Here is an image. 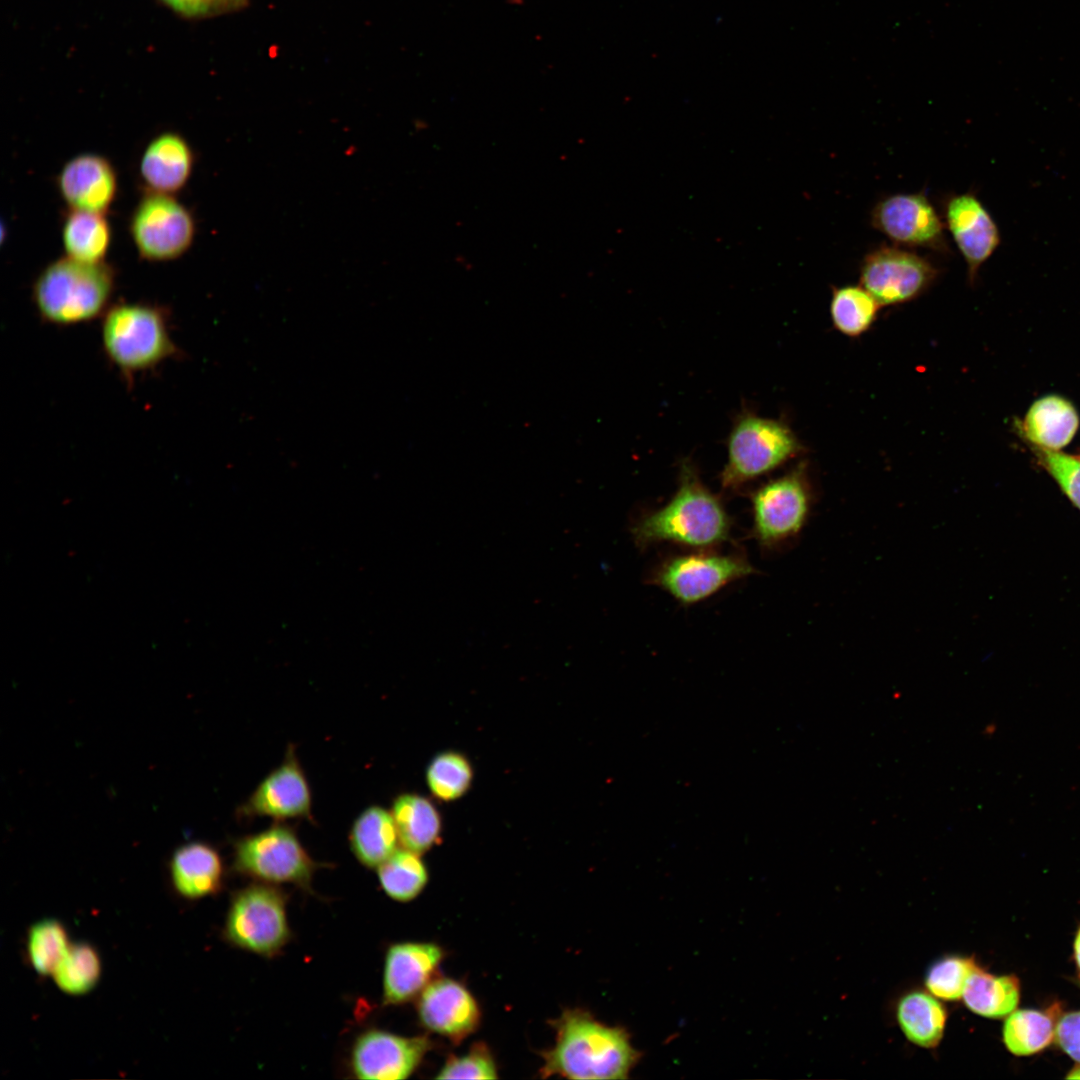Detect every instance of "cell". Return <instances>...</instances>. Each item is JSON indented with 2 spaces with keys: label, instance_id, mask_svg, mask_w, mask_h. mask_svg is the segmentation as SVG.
Segmentation results:
<instances>
[{
  "label": "cell",
  "instance_id": "cell-1",
  "mask_svg": "<svg viewBox=\"0 0 1080 1080\" xmlns=\"http://www.w3.org/2000/svg\"><path fill=\"white\" fill-rule=\"evenodd\" d=\"M733 521L721 498L695 466L682 462L677 489L663 506L641 514L631 526L637 547L673 544L691 550L717 549L731 539Z\"/></svg>",
  "mask_w": 1080,
  "mask_h": 1080
},
{
  "label": "cell",
  "instance_id": "cell-2",
  "mask_svg": "<svg viewBox=\"0 0 1080 1080\" xmlns=\"http://www.w3.org/2000/svg\"><path fill=\"white\" fill-rule=\"evenodd\" d=\"M639 1053L628 1034L581 1010L566 1011L556 1023V1041L543 1053L542 1077L624 1079Z\"/></svg>",
  "mask_w": 1080,
  "mask_h": 1080
},
{
  "label": "cell",
  "instance_id": "cell-3",
  "mask_svg": "<svg viewBox=\"0 0 1080 1080\" xmlns=\"http://www.w3.org/2000/svg\"><path fill=\"white\" fill-rule=\"evenodd\" d=\"M116 271L107 264L67 256L49 263L36 277L32 300L42 320L58 326L102 317L110 307Z\"/></svg>",
  "mask_w": 1080,
  "mask_h": 1080
},
{
  "label": "cell",
  "instance_id": "cell-4",
  "mask_svg": "<svg viewBox=\"0 0 1080 1080\" xmlns=\"http://www.w3.org/2000/svg\"><path fill=\"white\" fill-rule=\"evenodd\" d=\"M169 321L167 309L142 302L116 303L103 314L104 354L127 382L179 355Z\"/></svg>",
  "mask_w": 1080,
  "mask_h": 1080
},
{
  "label": "cell",
  "instance_id": "cell-5",
  "mask_svg": "<svg viewBox=\"0 0 1080 1080\" xmlns=\"http://www.w3.org/2000/svg\"><path fill=\"white\" fill-rule=\"evenodd\" d=\"M801 451L799 440L787 424L743 411L728 437L727 461L720 473L721 487L736 492Z\"/></svg>",
  "mask_w": 1080,
  "mask_h": 1080
},
{
  "label": "cell",
  "instance_id": "cell-6",
  "mask_svg": "<svg viewBox=\"0 0 1080 1080\" xmlns=\"http://www.w3.org/2000/svg\"><path fill=\"white\" fill-rule=\"evenodd\" d=\"M755 573L743 552L692 550L665 557L650 571L648 583L690 606Z\"/></svg>",
  "mask_w": 1080,
  "mask_h": 1080
},
{
  "label": "cell",
  "instance_id": "cell-7",
  "mask_svg": "<svg viewBox=\"0 0 1080 1080\" xmlns=\"http://www.w3.org/2000/svg\"><path fill=\"white\" fill-rule=\"evenodd\" d=\"M317 866L295 830L283 823L234 843V870L263 883H289L309 890Z\"/></svg>",
  "mask_w": 1080,
  "mask_h": 1080
},
{
  "label": "cell",
  "instance_id": "cell-8",
  "mask_svg": "<svg viewBox=\"0 0 1080 1080\" xmlns=\"http://www.w3.org/2000/svg\"><path fill=\"white\" fill-rule=\"evenodd\" d=\"M224 935L249 952L266 957L278 954L290 937L285 895L268 883L241 889L232 899Z\"/></svg>",
  "mask_w": 1080,
  "mask_h": 1080
},
{
  "label": "cell",
  "instance_id": "cell-9",
  "mask_svg": "<svg viewBox=\"0 0 1080 1080\" xmlns=\"http://www.w3.org/2000/svg\"><path fill=\"white\" fill-rule=\"evenodd\" d=\"M751 536L765 550L796 537L811 506V492L802 465L759 485L750 494Z\"/></svg>",
  "mask_w": 1080,
  "mask_h": 1080
},
{
  "label": "cell",
  "instance_id": "cell-10",
  "mask_svg": "<svg viewBox=\"0 0 1080 1080\" xmlns=\"http://www.w3.org/2000/svg\"><path fill=\"white\" fill-rule=\"evenodd\" d=\"M129 231L141 258L165 262L189 250L196 225L190 210L175 195L148 191L131 214Z\"/></svg>",
  "mask_w": 1080,
  "mask_h": 1080
},
{
  "label": "cell",
  "instance_id": "cell-11",
  "mask_svg": "<svg viewBox=\"0 0 1080 1080\" xmlns=\"http://www.w3.org/2000/svg\"><path fill=\"white\" fill-rule=\"evenodd\" d=\"M938 275L933 263L915 251L883 245L863 257L859 283L880 306H893L924 294Z\"/></svg>",
  "mask_w": 1080,
  "mask_h": 1080
},
{
  "label": "cell",
  "instance_id": "cell-12",
  "mask_svg": "<svg viewBox=\"0 0 1080 1080\" xmlns=\"http://www.w3.org/2000/svg\"><path fill=\"white\" fill-rule=\"evenodd\" d=\"M871 225L895 245L950 252L945 226L925 193L893 194L872 208Z\"/></svg>",
  "mask_w": 1080,
  "mask_h": 1080
},
{
  "label": "cell",
  "instance_id": "cell-13",
  "mask_svg": "<svg viewBox=\"0 0 1080 1080\" xmlns=\"http://www.w3.org/2000/svg\"><path fill=\"white\" fill-rule=\"evenodd\" d=\"M312 797L308 780L289 746L282 763L272 770L238 808V816L270 817L278 821L311 820Z\"/></svg>",
  "mask_w": 1080,
  "mask_h": 1080
},
{
  "label": "cell",
  "instance_id": "cell-14",
  "mask_svg": "<svg viewBox=\"0 0 1080 1080\" xmlns=\"http://www.w3.org/2000/svg\"><path fill=\"white\" fill-rule=\"evenodd\" d=\"M431 1044L427 1037H403L383 1030H369L355 1041L351 1054L357 1078L399 1080L419 1066Z\"/></svg>",
  "mask_w": 1080,
  "mask_h": 1080
},
{
  "label": "cell",
  "instance_id": "cell-15",
  "mask_svg": "<svg viewBox=\"0 0 1080 1080\" xmlns=\"http://www.w3.org/2000/svg\"><path fill=\"white\" fill-rule=\"evenodd\" d=\"M943 222L966 262L968 280L973 284L980 267L1001 243L999 228L972 192L950 194L945 198Z\"/></svg>",
  "mask_w": 1080,
  "mask_h": 1080
},
{
  "label": "cell",
  "instance_id": "cell-16",
  "mask_svg": "<svg viewBox=\"0 0 1080 1080\" xmlns=\"http://www.w3.org/2000/svg\"><path fill=\"white\" fill-rule=\"evenodd\" d=\"M58 192L70 210L105 214L118 191L117 173L102 155L82 153L68 160L56 179Z\"/></svg>",
  "mask_w": 1080,
  "mask_h": 1080
},
{
  "label": "cell",
  "instance_id": "cell-17",
  "mask_svg": "<svg viewBox=\"0 0 1080 1080\" xmlns=\"http://www.w3.org/2000/svg\"><path fill=\"white\" fill-rule=\"evenodd\" d=\"M417 1010L427 1029L453 1041L471 1034L480 1021L479 1006L473 995L449 978L431 981L420 993Z\"/></svg>",
  "mask_w": 1080,
  "mask_h": 1080
},
{
  "label": "cell",
  "instance_id": "cell-18",
  "mask_svg": "<svg viewBox=\"0 0 1080 1080\" xmlns=\"http://www.w3.org/2000/svg\"><path fill=\"white\" fill-rule=\"evenodd\" d=\"M443 958L434 943L402 942L391 945L385 956L383 1002L406 1003L425 989Z\"/></svg>",
  "mask_w": 1080,
  "mask_h": 1080
},
{
  "label": "cell",
  "instance_id": "cell-19",
  "mask_svg": "<svg viewBox=\"0 0 1080 1080\" xmlns=\"http://www.w3.org/2000/svg\"><path fill=\"white\" fill-rule=\"evenodd\" d=\"M194 153L179 133L166 131L145 147L139 161V175L149 192L175 195L189 181Z\"/></svg>",
  "mask_w": 1080,
  "mask_h": 1080
},
{
  "label": "cell",
  "instance_id": "cell-20",
  "mask_svg": "<svg viewBox=\"0 0 1080 1080\" xmlns=\"http://www.w3.org/2000/svg\"><path fill=\"white\" fill-rule=\"evenodd\" d=\"M223 863L210 845L192 842L178 848L170 861V876L177 893L187 899L215 894L223 881Z\"/></svg>",
  "mask_w": 1080,
  "mask_h": 1080
},
{
  "label": "cell",
  "instance_id": "cell-21",
  "mask_svg": "<svg viewBox=\"0 0 1080 1080\" xmlns=\"http://www.w3.org/2000/svg\"><path fill=\"white\" fill-rule=\"evenodd\" d=\"M1079 428L1074 405L1059 395L1037 399L1022 422L1024 437L1032 446L1058 451L1068 445Z\"/></svg>",
  "mask_w": 1080,
  "mask_h": 1080
},
{
  "label": "cell",
  "instance_id": "cell-22",
  "mask_svg": "<svg viewBox=\"0 0 1080 1080\" xmlns=\"http://www.w3.org/2000/svg\"><path fill=\"white\" fill-rule=\"evenodd\" d=\"M391 814L403 848L421 855L439 841L441 816L428 798L415 793L400 794L393 800Z\"/></svg>",
  "mask_w": 1080,
  "mask_h": 1080
},
{
  "label": "cell",
  "instance_id": "cell-23",
  "mask_svg": "<svg viewBox=\"0 0 1080 1080\" xmlns=\"http://www.w3.org/2000/svg\"><path fill=\"white\" fill-rule=\"evenodd\" d=\"M349 842L362 865L377 868L398 849L400 842L391 812L377 805L366 808L355 819Z\"/></svg>",
  "mask_w": 1080,
  "mask_h": 1080
},
{
  "label": "cell",
  "instance_id": "cell-24",
  "mask_svg": "<svg viewBox=\"0 0 1080 1080\" xmlns=\"http://www.w3.org/2000/svg\"><path fill=\"white\" fill-rule=\"evenodd\" d=\"M896 1018L910 1042L923 1048H934L943 1037L947 1013L934 995L916 990L899 999Z\"/></svg>",
  "mask_w": 1080,
  "mask_h": 1080
},
{
  "label": "cell",
  "instance_id": "cell-25",
  "mask_svg": "<svg viewBox=\"0 0 1080 1080\" xmlns=\"http://www.w3.org/2000/svg\"><path fill=\"white\" fill-rule=\"evenodd\" d=\"M61 234L65 256L85 263L105 262L112 240L105 214L69 209Z\"/></svg>",
  "mask_w": 1080,
  "mask_h": 1080
},
{
  "label": "cell",
  "instance_id": "cell-26",
  "mask_svg": "<svg viewBox=\"0 0 1080 1080\" xmlns=\"http://www.w3.org/2000/svg\"><path fill=\"white\" fill-rule=\"evenodd\" d=\"M1020 985L1015 976H996L979 967L970 975L962 999L974 1013L987 1018H1002L1018 1005Z\"/></svg>",
  "mask_w": 1080,
  "mask_h": 1080
},
{
  "label": "cell",
  "instance_id": "cell-27",
  "mask_svg": "<svg viewBox=\"0 0 1080 1080\" xmlns=\"http://www.w3.org/2000/svg\"><path fill=\"white\" fill-rule=\"evenodd\" d=\"M880 304L861 285L833 287L830 316L833 327L848 337H859L877 319Z\"/></svg>",
  "mask_w": 1080,
  "mask_h": 1080
},
{
  "label": "cell",
  "instance_id": "cell-28",
  "mask_svg": "<svg viewBox=\"0 0 1080 1080\" xmlns=\"http://www.w3.org/2000/svg\"><path fill=\"white\" fill-rule=\"evenodd\" d=\"M419 855L406 848L397 849L377 867L379 882L392 899L410 901L426 886L428 871Z\"/></svg>",
  "mask_w": 1080,
  "mask_h": 1080
},
{
  "label": "cell",
  "instance_id": "cell-29",
  "mask_svg": "<svg viewBox=\"0 0 1080 1080\" xmlns=\"http://www.w3.org/2000/svg\"><path fill=\"white\" fill-rule=\"evenodd\" d=\"M1054 1022L1048 1013L1037 1010H1016L1010 1013L1003 1026V1041L1017 1056H1028L1043 1050L1054 1037Z\"/></svg>",
  "mask_w": 1080,
  "mask_h": 1080
},
{
  "label": "cell",
  "instance_id": "cell-30",
  "mask_svg": "<svg viewBox=\"0 0 1080 1080\" xmlns=\"http://www.w3.org/2000/svg\"><path fill=\"white\" fill-rule=\"evenodd\" d=\"M473 776L469 759L457 751H444L435 755L425 773L431 794L443 802L455 801L464 796L472 785Z\"/></svg>",
  "mask_w": 1080,
  "mask_h": 1080
},
{
  "label": "cell",
  "instance_id": "cell-31",
  "mask_svg": "<svg viewBox=\"0 0 1080 1080\" xmlns=\"http://www.w3.org/2000/svg\"><path fill=\"white\" fill-rule=\"evenodd\" d=\"M101 960L95 948L87 943L72 944L52 977L57 987L70 995L91 991L101 976Z\"/></svg>",
  "mask_w": 1080,
  "mask_h": 1080
},
{
  "label": "cell",
  "instance_id": "cell-32",
  "mask_svg": "<svg viewBox=\"0 0 1080 1080\" xmlns=\"http://www.w3.org/2000/svg\"><path fill=\"white\" fill-rule=\"evenodd\" d=\"M70 946L66 928L56 919L38 921L29 929L28 960L41 976H52Z\"/></svg>",
  "mask_w": 1080,
  "mask_h": 1080
},
{
  "label": "cell",
  "instance_id": "cell-33",
  "mask_svg": "<svg viewBox=\"0 0 1080 1080\" xmlns=\"http://www.w3.org/2000/svg\"><path fill=\"white\" fill-rule=\"evenodd\" d=\"M973 959L949 955L935 961L927 970L925 985L936 998L956 1001L962 998L970 975L977 969Z\"/></svg>",
  "mask_w": 1080,
  "mask_h": 1080
},
{
  "label": "cell",
  "instance_id": "cell-34",
  "mask_svg": "<svg viewBox=\"0 0 1080 1080\" xmlns=\"http://www.w3.org/2000/svg\"><path fill=\"white\" fill-rule=\"evenodd\" d=\"M1038 462L1080 510V458L1033 446Z\"/></svg>",
  "mask_w": 1080,
  "mask_h": 1080
},
{
  "label": "cell",
  "instance_id": "cell-35",
  "mask_svg": "<svg viewBox=\"0 0 1080 1080\" xmlns=\"http://www.w3.org/2000/svg\"><path fill=\"white\" fill-rule=\"evenodd\" d=\"M497 1069L489 1050L482 1044L467 1054L450 1057L440 1069L438 1079H495Z\"/></svg>",
  "mask_w": 1080,
  "mask_h": 1080
},
{
  "label": "cell",
  "instance_id": "cell-36",
  "mask_svg": "<svg viewBox=\"0 0 1080 1080\" xmlns=\"http://www.w3.org/2000/svg\"><path fill=\"white\" fill-rule=\"evenodd\" d=\"M1055 1033L1063 1051L1080 1063V1011L1064 1014L1057 1023Z\"/></svg>",
  "mask_w": 1080,
  "mask_h": 1080
},
{
  "label": "cell",
  "instance_id": "cell-37",
  "mask_svg": "<svg viewBox=\"0 0 1080 1080\" xmlns=\"http://www.w3.org/2000/svg\"><path fill=\"white\" fill-rule=\"evenodd\" d=\"M176 12L189 17L216 14L236 6L241 0H161Z\"/></svg>",
  "mask_w": 1080,
  "mask_h": 1080
},
{
  "label": "cell",
  "instance_id": "cell-38",
  "mask_svg": "<svg viewBox=\"0 0 1080 1080\" xmlns=\"http://www.w3.org/2000/svg\"><path fill=\"white\" fill-rule=\"evenodd\" d=\"M1074 958H1075V962L1077 964V967H1078V969L1080 971V928H1079V930H1078V932L1076 934V938H1075V941H1074Z\"/></svg>",
  "mask_w": 1080,
  "mask_h": 1080
},
{
  "label": "cell",
  "instance_id": "cell-39",
  "mask_svg": "<svg viewBox=\"0 0 1080 1080\" xmlns=\"http://www.w3.org/2000/svg\"><path fill=\"white\" fill-rule=\"evenodd\" d=\"M1067 1078H1080V1066L1075 1067Z\"/></svg>",
  "mask_w": 1080,
  "mask_h": 1080
},
{
  "label": "cell",
  "instance_id": "cell-40",
  "mask_svg": "<svg viewBox=\"0 0 1080 1080\" xmlns=\"http://www.w3.org/2000/svg\"><path fill=\"white\" fill-rule=\"evenodd\" d=\"M1079 458H1080V456H1079Z\"/></svg>",
  "mask_w": 1080,
  "mask_h": 1080
}]
</instances>
